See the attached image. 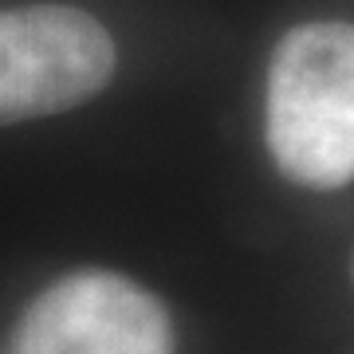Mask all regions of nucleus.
<instances>
[{
	"label": "nucleus",
	"mask_w": 354,
	"mask_h": 354,
	"mask_svg": "<svg viewBox=\"0 0 354 354\" xmlns=\"http://www.w3.org/2000/svg\"><path fill=\"white\" fill-rule=\"evenodd\" d=\"M264 138L279 174L304 189L354 181V24L283 32L268 64Z\"/></svg>",
	"instance_id": "f257e3e1"
},
{
	"label": "nucleus",
	"mask_w": 354,
	"mask_h": 354,
	"mask_svg": "<svg viewBox=\"0 0 354 354\" xmlns=\"http://www.w3.org/2000/svg\"><path fill=\"white\" fill-rule=\"evenodd\" d=\"M351 279H354V256H351Z\"/></svg>",
	"instance_id": "20e7f679"
},
{
	"label": "nucleus",
	"mask_w": 354,
	"mask_h": 354,
	"mask_svg": "<svg viewBox=\"0 0 354 354\" xmlns=\"http://www.w3.org/2000/svg\"><path fill=\"white\" fill-rule=\"evenodd\" d=\"M111 32L71 4L0 12V127L48 118L99 95L114 79Z\"/></svg>",
	"instance_id": "f03ea898"
},
{
	"label": "nucleus",
	"mask_w": 354,
	"mask_h": 354,
	"mask_svg": "<svg viewBox=\"0 0 354 354\" xmlns=\"http://www.w3.org/2000/svg\"><path fill=\"white\" fill-rule=\"evenodd\" d=\"M4 354H174V323L142 283L83 268L24 307Z\"/></svg>",
	"instance_id": "7ed1b4c3"
}]
</instances>
